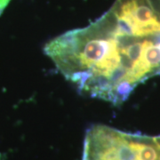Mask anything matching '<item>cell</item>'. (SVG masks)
<instances>
[{
    "instance_id": "2",
    "label": "cell",
    "mask_w": 160,
    "mask_h": 160,
    "mask_svg": "<svg viewBox=\"0 0 160 160\" xmlns=\"http://www.w3.org/2000/svg\"><path fill=\"white\" fill-rule=\"evenodd\" d=\"M157 136L96 125L86 132L82 160H158Z\"/></svg>"
},
{
    "instance_id": "1",
    "label": "cell",
    "mask_w": 160,
    "mask_h": 160,
    "mask_svg": "<svg viewBox=\"0 0 160 160\" xmlns=\"http://www.w3.org/2000/svg\"><path fill=\"white\" fill-rule=\"evenodd\" d=\"M45 53L81 93L121 105L160 75V0H116L90 25L49 41Z\"/></svg>"
},
{
    "instance_id": "4",
    "label": "cell",
    "mask_w": 160,
    "mask_h": 160,
    "mask_svg": "<svg viewBox=\"0 0 160 160\" xmlns=\"http://www.w3.org/2000/svg\"><path fill=\"white\" fill-rule=\"evenodd\" d=\"M157 142H158V160H160V135L157 136Z\"/></svg>"
},
{
    "instance_id": "3",
    "label": "cell",
    "mask_w": 160,
    "mask_h": 160,
    "mask_svg": "<svg viewBox=\"0 0 160 160\" xmlns=\"http://www.w3.org/2000/svg\"><path fill=\"white\" fill-rule=\"evenodd\" d=\"M11 0H0V15L2 14V12L5 11L6 6H8V4L10 3Z\"/></svg>"
}]
</instances>
